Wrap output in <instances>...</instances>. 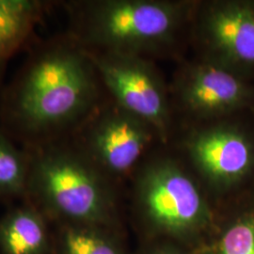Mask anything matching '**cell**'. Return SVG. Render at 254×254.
Returning <instances> with one entry per match:
<instances>
[{"label": "cell", "instance_id": "6da1fadb", "mask_svg": "<svg viewBox=\"0 0 254 254\" xmlns=\"http://www.w3.org/2000/svg\"><path fill=\"white\" fill-rule=\"evenodd\" d=\"M108 93L67 32L39 43L0 96V128L25 149L68 139Z\"/></svg>", "mask_w": 254, "mask_h": 254}, {"label": "cell", "instance_id": "7a4b0ae2", "mask_svg": "<svg viewBox=\"0 0 254 254\" xmlns=\"http://www.w3.org/2000/svg\"><path fill=\"white\" fill-rule=\"evenodd\" d=\"M198 0L65 2L67 33L88 51L154 57L177 54L190 41Z\"/></svg>", "mask_w": 254, "mask_h": 254}, {"label": "cell", "instance_id": "3957f363", "mask_svg": "<svg viewBox=\"0 0 254 254\" xmlns=\"http://www.w3.org/2000/svg\"><path fill=\"white\" fill-rule=\"evenodd\" d=\"M26 150V200L49 221L92 226L109 222L114 211L110 180L69 139Z\"/></svg>", "mask_w": 254, "mask_h": 254}, {"label": "cell", "instance_id": "277c9868", "mask_svg": "<svg viewBox=\"0 0 254 254\" xmlns=\"http://www.w3.org/2000/svg\"><path fill=\"white\" fill-rule=\"evenodd\" d=\"M177 148L213 190H236L254 178V111L185 125Z\"/></svg>", "mask_w": 254, "mask_h": 254}, {"label": "cell", "instance_id": "5b68a950", "mask_svg": "<svg viewBox=\"0 0 254 254\" xmlns=\"http://www.w3.org/2000/svg\"><path fill=\"white\" fill-rule=\"evenodd\" d=\"M86 51L109 97L153 127L161 145H169L174 134L175 115L169 86L152 60L136 55Z\"/></svg>", "mask_w": 254, "mask_h": 254}, {"label": "cell", "instance_id": "8992f818", "mask_svg": "<svg viewBox=\"0 0 254 254\" xmlns=\"http://www.w3.org/2000/svg\"><path fill=\"white\" fill-rule=\"evenodd\" d=\"M68 139L109 180L131 173L160 144L153 127L109 95Z\"/></svg>", "mask_w": 254, "mask_h": 254}, {"label": "cell", "instance_id": "52a82bcc", "mask_svg": "<svg viewBox=\"0 0 254 254\" xmlns=\"http://www.w3.org/2000/svg\"><path fill=\"white\" fill-rule=\"evenodd\" d=\"M190 42L195 58L254 83V0H198Z\"/></svg>", "mask_w": 254, "mask_h": 254}, {"label": "cell", "instance_id": "ba28073f", "mask_svg": "<svg viewBox=\"0 0 254 254\" xmlns=\"http://www.w3.org/2000/svg\"><path fill=\"white\" fill-rule=\"evenodd\" d=\"M169 90L184 126L254 111V83L198 58L179 65Z\"/></svg>", "mask_w": 254, "mask_h": 254}, {"label": "cell", "instance_id": "9c48e42d", "mask_svg": "<svg viewBox=\"0 0 254 254\" xmlns=\"http://www.w3.org/2000/svg\"><path fill=\"white\" fill-rule=\"evenodd\" d=\"M136 193L144 215L164 230H194L208 219V203L199 185L171 155L159 154L148 160L138 177Z\"/></svg>", "mask_w": 254, "mask_h": 254}, {"label": "cell", "instance_id": "30bf717a", "mask_svg": "<svg viewBox=\"0 0 254 254\" xmlns=\"http://www.w3.org/2000/svg\"><path fill=\"white\" fill-rule=\"evenodd\" d=\"M45 215L25 200L0 219V254H49L54 248Z\"/></svg>", "mask_w": 254, "mask_h": 254}, {"label": "cell", "instance_id": "8fae6325", "mask_svg": "<svg viewBox=\"0 0 254 254\" xmlns=\"http://www.w3.org/2000/svg\"><path fill=\"white\" fill-rule=\"evenodd\" d=\"M48 6L47 2L37 0H0V96L6 65L29 41Z\"/></svg>", "mask_w": 254, "mask_h": 254}, {"label": "cell", "instance_id": "7c38bea8", "mask_svg": "<svg viewBox=\"0 0 254 254\" xmlns=\"http://www.w3.org/2000/svg\"><path fill=\"white\" fill-rule=\"evenodd\" d=\"M29 154L0 128V200H26Z\"/></svg>", "mask_w": 254, "mask_h": 254}, {"label": "cell", "instance_id": "4fadbf2b", "mask_svg": "<svg viewBox=\"0 0 254 254\" xmlns=\"http://www.w3.org/2000/svg\"><path fill=\"white\" fill-rule=\"evenodd\" d=\"M97 227L62 224L55 241L58 254H120L115 243Z\"/></svg>", "mask_w": 254, "mask_h": 254}, {"label": "cell", "instance_id": "5bb4252c", "mask_svg": "<svg viewBox=\"0 0 254 254\" xmlns=\"http://www.w3.org/2000/svg\"><path fill=\"white\" fill-rule=\"evenodd\" d=\"M216 254H254V210L246 211L228 227Z\"/></svg>", "mask_w": 254, "mask_h": 254}, {"label": "cell", "instance_id": "9a60e30c", "mask_svg": "<svg viewBox=\"0 0 254 254\" xmlns=\"http://www.w3.org/2000/svg\"></svg>", "mask_w": 254, "mask_h": 254}]
</instances>
